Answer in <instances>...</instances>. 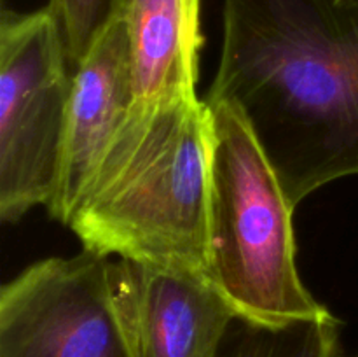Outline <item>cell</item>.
Instances as JSON below:
<instances>
[{"label":"cell","mask_w":358,"mask_h":357,"mask_svg":"<svg viewBox=\"0 0 358 357\" xmlns=\"http://www.w3.org/2000/svg\"><path fill=\"white\" fill-rule=\"evenodd\" d=\"M205 102L241 112L294 209L358 175V0H224Z\"/></svg>","instance_id":"1"},{"label":"cell","mask_w":358,"mask_h":357,"mask_svg":"<svg viewBox=\"0 0 358 357\" xmlns=\"http://www.w3.org/2000/svg\"><path fill=\"white\" fill-rule=\"evenodd\" d=\"M126 24L135 105L198 97L201 0H129Z\"/></svg>","instance_id":"8"},{"label":"cell","mask_w":358,"mask_h":357,"mask_svg":"<svg viewBox=\"0 0 358 357\" xmlns=\"http://www.w3.org/2000/svg\"><path fill=\"white\" fill-rule=\"evenodd\" d=\"M114 304L135 357H217L236 310L206 276L115 259Z\"/></svg>","instance_id":"6"},{"label":"cell","mask_w":358,"mask_h":357,"mask_svg":"<svg viewBox=\"0 0 358 357\" xmlns=\"http://www.w3.org/2000/svg\"><path fill=\"white\" fill-rule=\"evenodd\" d=\"M129 0H48L62 31L70 69L76 70L112 21L126 13Z\"/></svg>","instance_id":"10"},{"label":"cell","mask_w":358,"mask_h":357,"mask_svg":"<svg viewBox=\"0 0 358 357\" xmlns=\"http://www.w3.org/2000/svg\"><path fill=\"white\" fill-rule=\"evenodd\" d=\"M208 104V102H206ZM212 108L208 279L241 317L289 324L331 312L301 280L294 206L234 105Z\"/></svg>","instance_id":"3"},{"label":"cell","mask_w":358,"mask_h":357,"mask_svg":"<svg viewBox=\"0 0 358 357\" xmlns=\"http://www.w3.org/2000/svg\"><path fill=\"white\" fill-rule=\"evenodd\" d=\"M73 70L48 7L0 18V219L52 202L62 174Z\"/></svg>","instance_id":"4"},{"label":"cell","mask_w":358,"mask_h":357,"mask_svg":"<svg viewBox=\"0 0 358 357\" xmlns=\"http://www.w3.org/2000/svg\"><path fill=\"white\" fill-rule=\"evenodd\" d=\"M135 105L126 13L115 18L73 70L58 189L49 216L69 223L108 146Z\"/></svg>","instance_id":"7"},{"label":"cell","mask_w":358,"mask_h":357,"mask_svg":"<svg viewBox=\"0 0 358 357\" xmlns=\"http://www.w3.org/2000/svg\"><path fill=\"white\" fill-rule=\"evenodd\" d=\"M210 163L212 108L205 100L133 105L66 226L105 258L208 279Z\"/></svg>","instance_id":"2"},{"label":"cell","mask_w":358,"mask_h":357,"mask_svg":"<svg viewBox=\"0 0 358 357\" xmlns=\"http://www.w3.org/2000/svg\"><path fill=\"white\" fill-rule=\"evenodd\" d=\"M84 248L28 266L0 290V357H135L108 276Z\"/></svg>","instance_id":"5"},{"label":"cell","mask_w":358,"mask_h":357,"mask_svg":"<svg viewBox=\"0 0 358 357\" xmlns=\"http://www.w3.org/2000/svg\"><path fill=\"white\" fill-rule=\"evenodd\" d=\"M217 357H341V324L332 314L278 326L236 315Z\"/></svg>","instance_id":"9"}]
</instances>
